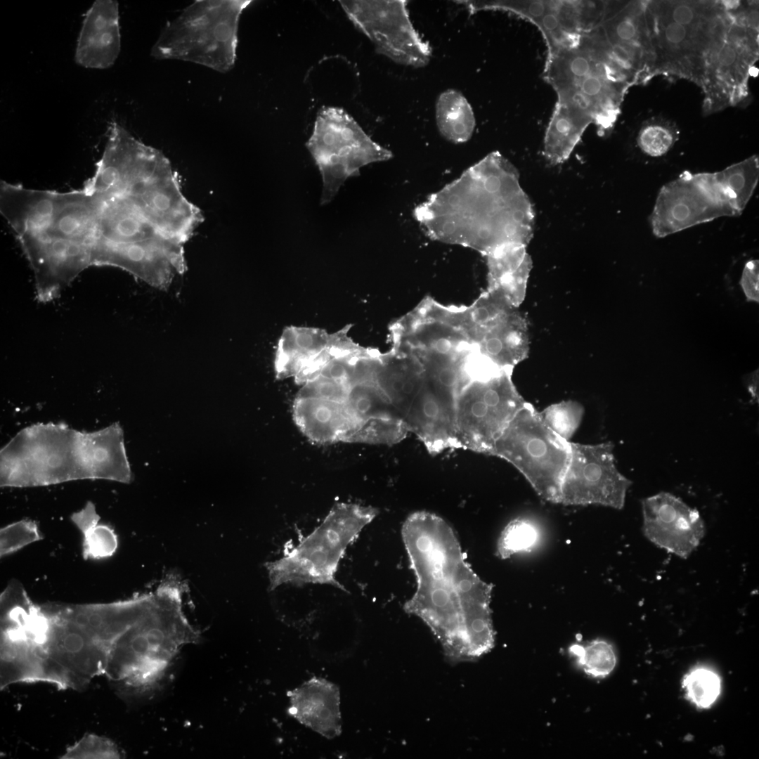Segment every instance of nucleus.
<instances>
[{"mask_svg": "<svg viewBox=\"0 0 759 759\" xmlns=\"http://www.w3.org/2000/svg\"><path fill=\"white\" fill-rule=\"evenodd\" d=\"M83 186L93 227V266L119 268L158 289L186 272L184 247L204 216L160 150L112 122Z\"/></svg>", "mask_w": 759, "mask_h": 759, "instance_id": "obj_1", "label": "nucleus"}, {"mask_svg": "<svg viewBox=\"0 0 759 759\" xmlns=\"http://www.w3.org/2000/svg\"><path fill=\"white\" fill-rule=\"evenodd\" d=\"M401 536L416 590L404 610L421 618L450 661H470L494 645L491 611L493 585L466 561L452 528L435 514H410Z\"/></svg>", "mask_w": 759, "mask_h": 759, "instance_id": "obj_2", "label": "nucleus"}, {"mask_svg": "<svg viewBox=\"0 0 759 759\" xmlns=\"http://www.w3.org/2000/svg\"><path fill=\"white\" fill-rule=\"evenodd\" d=\"M1 486H37L102 479L128 484L131 471L118 422L83 432L65 424H36L1 450Z\"/></svg>", "mask_w": 759, "mask_h": 759, "instance_id": "obj_3", "label": "nucleus"}, {"mask_svg": "<svg viewBox=\"0 0 759 759\" xmlns=\"http://www.w3.org/2000/svg\"><path fill=\"white\" fill-rule=\"evenodd\" d=\"M188 590L186 582L171 573L154 592L143 595L137 613L110 647L104 674L137 691L160 681L180 649L200 638L183 610Z\"/></svg>", "mask_w": 759, "mask_h": 759, "instance_id": "obj_4", "label": "nucleus"}, {"mask_svg": "<svg viewBox=\"0 0 759 759\" xmlns=\"http://www.w3.org/2000/svg\"><path fill=\"white\" fill-rule=\"evenodd\" d=\"M249 0L195 1L162 29L151 48L159 60H179L219 72L235 63L238 26Z\"/></svg>", "mask_w": 759, "mask_h": 759, "instance_id": "obj_5", "label": "nucleus"}, {"mask_svg": "<svg viewBox=\"0 0 759 759\" xmlns=\"http://www.w3.org/2000/svg\"><path fill=\"white\" fill-rule=\"evenodd\" d=\"M377 509L356 503L335 504L323 522L297 545L287 547L279 559L265 564L269 587L283 584H327L346 590L336 578L340 560Z\"/></svg>", "mask_w": 759, "mask_h": 759, "instance_id": "obj_6", "label": "nucleus"}, {"mask_svg": "<svg viewBox=\"0 0 759 759\" xmlns=\"http://www.w3.org/2000/svg\"><path fill=\"white\" fill-rule=\"evenodd\" d=\"M375 379L408 431L431 455L459 448L455 413L436 393L417 359L393 351L382 354Z\"/></svg>", "mask_w": 759, "mask_h": 759, "instance_id": "obj_7", "label": "nucleus"}, {"mask_svg": "<svg viewBox=\"0 0 759 759\" xmlns=\"http://www.w3.org/2000/svg\"><path fill=\"white\" fill-rule=\"evenodd\" d=\"M490 455L512 465L544 500L559 503L570 441L553 432L527 403L495 442Z\"/></svg>", "mask_w": 759, "mask_h": 759, "instance_id": "obj_8", "label": "nucleus"}, {"mask_svg": "<svg viewBox=\"0 0 759 759\" xmlns=\"http://www.w3.org/2000/svg\"><path fill=\"white\" fill-rule=\"evenodd\" d=\"M306 145L322 177L321 205L332 201L346 180L357 175L361 167L391 156L346 112L336 107L320 110Z\"/></svg>", "mask_w": 759, "mask_h": 759, "instance_id": "obj_9", "label": "nucleus"}, {"mask_svg": "<svg viewBox=\"0 0 759 759\" xmlns=\"http://www.w3.org/2000/svg\"><path fill=\"white\" fill-rule=\"evenodd\" d=\"M512 372L483 382H470L455 403V424L460 448L489 455L495 442L526 402Z\"/></svg>", "mask_w": 759, "mask_h": 759, "instance_id": "obj_10", "label": "nucleus"}, {"mask_svg": "<svg viewBox=\"0 0 759 759\" xmlns=\"http://www.w3.org/2000/svg\"><path fill=\"white\" fill-rule=\"evenodd\" d=\"M349 20L393 61L414 67L427 65L432 49L415 29L404 0L339 1Z\"/></svg>", "mask_w": 759, "mask_h": 759, "instance_id": "obj_11", "label": "nucleus"}, {"mask_svg": "<svg viewBox=\"0 0 759 759\" xmlns=\"http://www.w3.org/2000/svg\"><path fill=\"white\" fill-rule=\"evenodd\" d=\"M570 448L571 457L562 484L559 503L623 509L632 481L616 467L614 443L608 441L582 444L570 441Z\"/></svg>", "mask_w": 759, "mask_h": 759, "instance_id": "obj_12", "label": "nucleus"}, {"mask_svg": "<svg viewBox=\"0 0 759 759\" xmlns=\"http://www.w3.org/2000/svg\"><path fill=\"white\" fill-rule=\"evenodd\" d=\"M724 216H734L716 189L709 173L683 172L661 189L650 223L663 238Z\"/></svg>", "mask_w": 759, "mask_h": 759, "instance_id": "obj_13", "label": "nucleus"}, {"mask_svg": "<svg viewBox=\"0 0 759 759\" xmlns=\"http://www.w3.org/2000/svg\"><path fill=\"white\" fill-rule=\"evenodd\" d=\"M641 506L644 536L669 553L687 559L705 536L698 510L672 493L663 491L645 498Z\"/></svg>", "mask_w": 759, "mask_h": 759, "instance_id": "obj_14", "label": "nucleus"}, {"mask_svg": "<svg viewBox=\"0 0 759 759\" xmlns=\"http://www.w3.org/2000/svg\"><path fill=\"white\" fill-rule=\"evenodd\" d=\"M337 332L311 327L289 326L284 329L275 351V377H294L298 385L316 377L337 355Z\"/></svg>", "mask_w": 759, "mask_h": 759, "instance_id": "obj_15", "label": "nucleus"}, {"mask_svg": "<svg viewBox=\"0 0 759 759\" xmlns=\"http://www.w3.org/2000/svg\"><path fill=\"white\" fill-rule=\"evenodd\" d=\"M121 50L119 4L96 0L86 11L75 49L76 63L84 67H110Z\"/></svg>", "mask_w": 759, "mask_h": 759, "instance_id": "obj_16", "label": "nucleus"}, {"mask_svg": "<svg viewBox=\"0 0 759 759\" xmlns=\"http://www.w3.org/2000/svg\"><path fill=\"white\" fill-rule=\"evenodd\" d=\"M287 713L299 723L327 739L342 732L340 693L338 687L313 677L288 692Z\"/></svg>", "mask_w": 759, "mask_h": 759, "instance_id": "obj_17", "label": "nucleus"}, {"mask_svg": "<svg viewBox=\"0 0 759 759\" xmlns=\"http://www.w3.org/2000/svg\"><path fill=\"white\" fill-rule=\"evenodd\" d=\"M292 415L301 432L315 443L346 441L349 422L344 402L297 393Z\"/></svg>", "mask_w": 759, "mask_h": 759, "instance_id": "obj_18", "label": "nucleus"}, {"mask_svg": "<svg viewBox=\"0 0 759 759\" xmlns=\"http://www.w3.org/2000/svg\"><path fill=\"white\" fill-rule=\"evenodd\" d=\"M488 254V289L518 308L526 297L532 259L526 245L507 244Z\"/></svg>", "mask_w": 759, "mask_h": 759, "instance_id": "obj_19", "label": "nucleus"}, {"mask_svg": "<svg viewBox=\"0 0 759 759\" xmlns=\"http://www.w3.org/2000/svg\"><path fill=\"white\" fill-rule=\"evenodd\" d=\"M476 345L502 370L512 372L529 353L526 320L514 309L486 330Z\"/></svg>", "mask_w": 759, "mask_h": 759, "instance_id": "obj_20", "label": "nucleus"}, {"mask_svg": "<svg viewBox=\"0 0 759 759\" xmlns=\"http://www.w3.org/2000/svg\"><path fill=\"white\" fill-rule=\"evenodd\" d=\"M593 122L589 112L569 99L557 96L544 137L546 160L554 165L567 160Z\"/></svg>", "mask_w": 759, "mask_h": 759, "instance_id": "obj_21", "label": "nucleus"}, {"mask_svg": "<svg viewBox=\"0 0 759 759\" xmlns=\"http://www.w3.org/2000/svg\"><path fill=\"white\" fill-rule=\"evenodd\" d=\"M435 110L439 129L447 138L462 142L471 136L475 125L474 115L461 92L449 89L441 93Z\"/></svg>", "mask_w": 759, "mask_h": 759, "instance_id": "obj_22", "label": "nucleus"}, {"mask_svg": "<svg viewBox=\"0 0 759 759\" xmlns=\"http://www.w3.org/2000/svg\"><path fill=\"white\" fill-rule=\"evenodd\" d=\"M730 202L740 214L757 186L759 176L758 157L755 155L718 172Z\"/></svg>", "mask_w": 759, "mask_h": 759, "instance_id": "obj_23", "label": "nucleus"}, {"mask_svg": "<svg viewBox=\"0 0 759 759\" xmlns=\"http://www.w3.org/2000/svg\"><path fill=\"white\" fill-rule=\"evenodd\" d=\"M569 651L576 663L592 677H606L616 664V656L612 645L603 640H595L586 644H575Z\"/></svg>", "mask_w": 759, "mask_h": 759, "instance_id": "obj_24", "label": "nucleus"}, {"mask_svg": "<svg viewBox=\"0 0 759 759\" xmlns=\"http://www.w3.org/2000/svg\"><path fill=\"white\" fill-rule=\"evenodd\" d=\"M539 531L528 519L517 518L509 522L502 531L496 544V554L500 559L528 552L537 544Z\"/></svg>", "mask_w": 759, "mask_h": 759, "instance_id": "obj_25", "label": "nucleus"}, {"mask_svg": "<svg viewBox=\"0 0 759 759\" xmlns=\"http://www.w3.org/2000/svg\"><path fill=\"white\" fill-rule=\"evenodd\" d=\"M682 687L691 702L700 708H708L718 698L721 682L716 673L701 667L692 670L685 676Z\"/></svg>", "mask_w": 759, "mask_h": 759, "instance_id": "obj_26", "label": "nucleus"}, {"mask_svg": "<svg viewBox=\"0 0 759 759\" xmlns=\"http://www.w3.org/2000/svg\"><path fill=\"white\" fill-rule=\"evenodd\" d=\"M540 414L553 432L570 441L581 423L584 408L578 401L566 400L551 404Z\"/></svg>", "mask_w": 759, "mask_h": 759, "instance_id": "obj_27", "label": "nucleus"}, {"mask_svg": "<svg viewBox=\"0 0 759 759\" xmlns=\"http://www.w3.org/2000/svg\"><path fill=\"white\" fill-rule=\"evenodd\" d=\"M677 139V130L670 124L655 120L646 123L640 129L637 141L644 154L660 157L668 152Z\"/></svg>", "mask_w": 759, "mask_h": 759, "instance_id": "obj_28", "label": "nucleus"}, {"mask_svg": "<svg viewBox=\"0 0 759 759\" xmlns=\"http://www.w3.org/2000/svg\"><path fill=\"white\" fill-rule=\"evenodd\" d=\"M83 536L82 554L84 559L108 558L113 555L117 549V536L110 526L98 524Z\"/></svg>", "mask_w": 759, "mask_h": 759, "instance_id": "obj_29", "label": "nucleus"}, {"mask_svg": "<svg viewBox=\"0 0 759 759\" xmlns=\"http://www.w3.org/2000/svg\"><path fill=\"white\" fill-rule=\"evenodd\" d=\"M41 538L37 524L31 520L8 525L1 529V556L10 554Z\"/></svg>", "mask_w": 759, "mask_h": 759, "instance_id": "obj_30", "label": "nucleus"}, {"mask_svg": "<svg viewBox=\"0 0 759 759\" xmlns=\"http://www.w3.org/2000/svg\"><path fill=\"white\" fill-rule=\"evenodd\" d=\"M117 746L108 739L89 734L70 746L63 758H119Z\"/></svg>", "mask_w": 759, "mask_h": 759, "instance_id": "obj_31", "label": "nucleus"}, {"mask_svg": "<svg viewBox=\"0 0 759 759\" xmlns=\"http://www.w3.org/2000/svg\"><path fill=\"white\" fill-rule=\"evenodd\" d=\"M739 285L746 301L759 302V261L751 259L746 262Z\"/></svg>", "mask_w": 759, "mask_h": 759, "instance_id": "obj_32", "label": "nucleus"}, {"mask_svg": "<svg viewBox=\"0 0 759 759\" xmlns=\"http://www.w3.org/2000/svg\"><path fill=\"white\" fill-rule=\"evenodd\" d=\"M70 519L82 534H84L98 524L100 517L96 512L94 504L89 501L83 509L73 513Z\"/></svg>", "mask_w": 759, "mask_h": 759, "instance_id": "obj_33", "label": "nucleus"}, {"mask_svg": "<svg viewBox=\"0 0 759 759\" xmlns=\"http://www.w3.org/2000/svg\"><path fill=\"white\" fill-rule=\"evenodd\" d=\"M745 385L751 396V403L758 404V370L746 375L744 377Z\"/></svg>", "mask_w": 759, "mask_h": 759, "instance_id": "obj_34", "label": "nucleus"}, {"mask_svg": "<svg viewBox=\"0 0 759 759\" xmlns=\"http://www.w3.org/2000/svg\"><path fill=\"white\" fill-rule=\"evenodd\" d=\"M455 224L451 222H448L443 226V231L448 234H451L455 231Z\"/></svg>", "mask_w": 759, "mask_h": 759, "instance_id": "obj_35", "label": "nucleus"}]
</instances>
